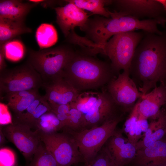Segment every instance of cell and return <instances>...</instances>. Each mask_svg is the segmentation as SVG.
Returning a JSON list of instances; mask_svg holds the SVG:
<instances>
[{
    "label": "cell",
    "instance_id": "3957f363",
    "mask_svg": "<svg viewBox=\"0 0 166 166\" xmlns=\"http://www.w3.org/2000/svg\"><path fill=\"white\" fill-rule=\"evenodd\" d=\"M109 11L110 18L96 16L89 19L85 30L86 38L97 44H103L115 35L137 30L158 34L163 33L158 29L160 24L156 20H140L115 10Z\"/></svg>",
    "mask_w": 166,
    "mask_h": 166
},
{
    "label": "cell",
    "instance_id": "2e32d148",
    "mask_svg": "<svg viewBox=\"0 0 166 166\" xmlns=\"http://www.w3.org/2000/svg\"><path fill=\"white\" fill-rule=\"evenodd\" d=\"M44 96L51 105H66L73 102L80 93L63 78L43 83Z\"/></svg>",
    "mask_w": 166,
    "mask_h": 166
},
{
    "label": "cell",
    "instance_id": "30bf717a",
    "mask_svg": "<svg viewBox=\"0 0 166 166\" xmlns=\"http://www.w3.org/2000/svg\"><path fill=\"white\" fill-rule=\"evenodd\" d=\"M32 128L26 123L14 121L12 124L2 126L6 138L18 148L27 163L32 159L42 142L40 131H33Z\"/></svg>",
    "mask_w": 166,
    "mask_h": 166
},
{
    "label": "cell",
    "instance_id": "1f68e13d",
    "mask_svg": "<svg viewBox=\"0 0 166 166\" xmlns=\"http://www.w3.org/2000/svg\"><path fill=\"white\" fill-rule=\"evenodd\" d=\"M49 104L51 111L55 114H68L69 113L70 109L69 104L61 105Z\"/></svg>",
    "mask_w": 166,
    "mask_h": 166
},
{
    "label": "cell",
    "instance_id": "60d3db41",
    "mask_svg": "<svg viewBox=\"0 0 166 166\" xmlns=\"http://www.w3.org/2000/svg\"><path fill=\"white\" fill-rule=\"evenodd\" d=\"M164 137H165V138L166 139V134H165V135Z\"/></svg>",
    "mask_w": 166,
    "mask_h": 166
},
{
    "label": "cell",
    "instance_id": "83f0119b",
    "mask_svg": "<svg viewBox=\"0 0 166 166\" xmlns=\"http://www.w3.org/2000/svg\"><path fill=\"white\" fill-rule=\"evenodd\" d=\"M51 111L49 104L43 96L42 101L32 115L25 121L21 122L26 123L33 128L34 123L42 115Z\"/></svg>",
    "mask_w": 166,
    "mask_h": 166
},
{
    "label": "cell",
    "instance_id": "d6986e66",
    "mask_svg": "<svg viewBox=\"0 0 166 166\" xmlns=\"http://www.w3.org/2000/svg\"><path fill=\"white\" fill-rule=\"evenodd\" d=\"M39 89L23 91L6 95L2 98L7 102V105L16 117L23 112L37 98L41 95Z\"/></svg>",
    "mask_w": 166,
    "mask_h": 166
},
{
    "label": "cell",
    "instance_id": "ffe728a7",
    "mask_svg": "<svg viewBox=\"0 0 166 166\" xmlns=\"http://www.w3.org/2000/svg\"><path fill=\"white\" fill-rule=\"evenodd\" d=\"M31 29L24 22L0 19V45L23 34L31 33Z\"/></svg>",
    "mask_w": 166,
    "mask_h": 166
},
{
    "label": "cell",
    "instance_id": "52a82bcc",
    "mask_svg": "<svg viewBox=\"0 0 166 166\" xmlns=\"http://www.w3.org/2000/svg\"><path fill=\"white\" fill-rule=\"evenodd\" d=\"M75 52L65 45L38 51L30 50L27 62L40 75L43 83L62 78L63 69Z\"/></svg>",
    "mask_w": 166,
    "mask_h": 166
},
{
    "label": "cell",
    "instance_id": "cb8c5ba5",
    "mask_svg": "<svg viewBox=\"0 0 166 166\" xmlns=\"http://www.w3.org/2000/svg\"><path fill=\"white\" fill-rule=\"evenodd\" d=\"M25 166H58L52 153L42 142L31 160Z\"/></svg>",
    "mask_w": 166,
    "mask_h": 166
},
{
    "label": "cell",
    "instance_id": "277c9868",
    "mask_svg": "<svg viewBox=\"0 0 166 166\" xmlns=\"http://www.w3.org/2000/svg\"><path fill=\"white\" fill-rule=\"evenodd\" d=\"M144 31L121 33L115 35L103 44H97L86 38H82L79 45L85 53L91 56L98 53L107 56L116 72L129 71L136 49L143 38Z\"/></svg>",
    "mask_w": 166,
    "mask_h": 166
},
{
    "label": "cell",
    "instance_id": "d6a6232c",
    "mask_svg": "<svg viewBox=\"0 0 166 166\" xmlns=\"http://www.w3.org/2000/svg\"><path fill=\"white\" fill-rule=\"evenodd\" d=\"M141 130L140 123V120L138 118L136 122L135 127V132L134 137V143L135 145L139 141V140L142 136Z\"/></svg>",
    "mask_w": 166,
    "mask_h": 166
},
{
    "label": "cell",
    "instance_id": "5b68a950",
    "mask_svg": "<svg viewBox=\"0 0 166 166\" xmlns=\"http://www.w3.org/2000/svg\"><path fill=\"white\" fill-rule=\"evenodd\" d=\"M69 104L84 114L86 128L101 125L122 114H117L120 109L104 88L101 91L81 92Z\"/></svg>",
    "mask_w": 166,
    "mask_h": 166
},
{
    "label": "cell",
    "instance_id": "484cf974",
    "mask_svg": "<svg viewBox=\"0 0 166 166\" xmlns=\"http://www.w3.org/2000/svg\"><path fill=\"white\" fill-rule=\"evenodd\" d=\"M70 106L69 124L65 127L75 131L85 128V122L84 114L76 108Z\"/></svg>",
    "mask_w": 166,
    "mask_h": 166
},
{
    "label": "cell",
    "instance_id": "f546056e",
    "mask_svg": "<svg viewBox=\"0 0 166 166\" xmlns=\"http://www.w3.org/2000/svg\"><path fill=\"white\" fill-rule=\"evenodd\" d=\"M0 166H14L15 155L12 150L6 148L0 149Z\"/></svg>",
    "mask_w": 166,
    "mask_h": 166
},
{
    "label": "cell",
    "instance_id": "d4e9b609",
    "mask_svg": "<svg viewBox=\"0 0 166 166\" xmlns=\"http://www.w3.org/2000/svg\"><path fill=\"white\" fill-rule=\"evenodd\" d=\"M0 46L3 47L6 58L11 61H18L24 55L25 47L19 40H12Z\"/></svg>",
    "mask_w": 166,
    "mask_h": 166
},
{
    "label": "cell",
    "instance_id": "e0dca14e",
    "mask_svg": "<svg viewBox=\"0 0 166 166\" xmlns=\"http://www.w3.org/2000/svg\"><path fill=\"white\" fill-rule=\"evenodd\" d=\"M29 2L17 0H0V19L24 22L31 10L38 4Z\"/></svg>",
    "mask_w": 166,
    "mask_h": 166
},
{
    "label": "cell",
    "instance_id": "8992f818",
    "mask_svg": "<svg viewBox=\"0 0 166 166\" xmlns=\"http://www.w3.org/2000/svg\"><path fill=\"white\" fill-rule=\"evenodd\" d=\"M123 117L122 114L101 125L78 130H73L67 127L62 129L74 139L83 161L87 165L94 158L108 140L114 133L117 124Z\"/></svg>",
    "mask_w": 166,
    "mask_h": 166
},
{
    "label": "cell",
    "instance_id": "7402d4cb",
    "mask_svg": "<svg viewBox=\"0 0 166 166\" xmlns=\"http://www.w3.org/2000/svg\"><path fill=\"white\" fill-rule=\"evenodd\" d=\"M65 2L73 3L83 10H86L92 13L103 17L110 18L109 10L105 6L109 5L111 0H69Z\"/></svg>",
    "mask_w": 166,
    "mask_h": 166
},
{
    "label": "cell",
    "instance_id": "8d00e7d4",
    "mask_svg": "<svg viewBox=\"0 0 166 166\" xmlns=\"http://www.w3.org/2000/svg\"><path fill=\"white\" fill-rule=\"evenodd\" d=\"M136 166H166V160L160 162L152 163L144 165Z\"/></svg>",
    "mask_w": 166,
    "mask_h": 166
},
{
    "label": "cell",
    "instance_id": "f35d334b",
    "mask_svg": "<svg viewBox=\"0 0 166 166\" xmlns=\"http://www.w3.org/2000/svg\"><path fill=\"white\" fill-rule=\"evenodd\" d=\"M162 108L164 109L165 111V113L166 114V104L165 105H164Z\"/></svg>",
    "mask_w": 166,
    "mask_h": 166
},
{
    "label": "cell",
    "instance_id": "44dd1931",
    "mask_svg": "<svg viewBox=\"0 0 166 166\" xmlns=\"http://www.w3.org/2000/svg\"><path fill=\"white\" fill-rule=\"evenodd\" d=\"M36 38L40 49L50 47L58 40L56 29L52 25L47 23H42L38 26L36 31Z\"/></svg>",
    "mask_w": 166,
    "mask_h": 166
},
{
    "label": "cell",
    "instance_id": "ab89813d",
    "mask_svg": "<svg viewBox=\"0 0 166 166\" xmlns=\"http://www.w3.org/2000/svg\"><path fill=\"white\" fill-rule=\"evenodd\" d=\"M163 82L166 85V78L165 80H164V81Z\"/></svg>",
    "mask_w": 166,
    "mask_h": 166
},
{
    "label": "cell",
    "instance_id": "ac0fdd59",
    "mask_svg": "<svg viewBox=\"0 0 166 166\" xmlns=\"http://www.w3.org/2000/svg\"><path fill=\"white\" fill-rule=\"evenodd\" d=\"M166 160V139L162 138L150 146L137 151L133 160L136 166Z\"/></svg>",
    "mask_w": 166,
    "mask_h": 166
},
{
    "label": "cell",
    "instance_id": "603a6c76",
    "mask_svg": "<svg viewBox=\"0 0 166 166\" xmlns=\"http://www.w3.org/2000/svg\"><path fill=\"white\" fill-rule=\"evenodd\" d=\"M33 128L45 134L57 132L63 128L57 116L51 111L42 115L34 123Z\"/></svg>",
    "mask_w": 166,
    "mask_h": 166
},
{
    "label": "cell",
    "instance_id": "ba28073f",
    "mask_svg": "<svg viewBox=\"0 0 166 166\" xmlns=\"http://www.w3.org/2000/svg\"><path fill=\"white\" fill-rule=\"evenodd\" d=\"M43 85L40 74L27 62L0 72V92L2 98L10 93L39 89Z\"/></svg>",
    "mask_w": 166,
    "mask_h": 166
},
{
    "label": "cell",
    "instance_id": "7c38bea8",
    "mask_svg": "<svg viewBox=\"0 0 166 166\" xmlns=\"http://www.w3.org/2000/svg\"><path fill=\"white\" fill-rule=\"evenodd\" d=\"M111 5H113L116 9L114 10L124 15L140 20L144 18L155 19L162 26H165L166 13L157 0H111Z\"/></svg>",
    "mask_w": 166,
    "mask_h": 166
},
{
    "label": "cell",
    "instance_id": "5bb4252c",
    "mask_svg": "<svg viewBox=\"0 0 166 166\" xmlns=\"http://www.w3.org/2000/svg\"><path fill=\"white\" fill-rule=\"evenodd\" d=\"M104 147L115 166H125L134 159L135 145L125 138L121 132L116 131Z\"/></svg>",
    "mask_w": 166,
    "mask_h": 166
},
{
    "label": "cell",
    "instance_id": "74e56055",
    "mask_svg": "<svg viewBox=\"0 0 166 166\" xmlns=\"http://www.w3.org/2000/svg\"><path fill=\"white\" fill-rule=\"evenodd\" d=\"M157 1L163 6L166 13V0H157Z\"/></svg>",
    "mask_w": 166,
    "mask_h": 166
},
{
    "label": "cell",
    "instance_id": "8fae6325",
    "mask_svg": "<svg viewBox=\"0 0 166 166\" xmlns=\"http://www.w3.org/2000/svg\"><path fill=\"white\" fill-rule=\"evenodd\" d=\"M104 88L122 111L132 110L136 101L142 97L128 70L120 73Z\"/></svg>",
    "mask_w": 166,
    "mask_h": 166
},
{
    "label": "cell",
    "instance_id": "4fadbf2b",
    "mask_svg": "<svg viewBox=\"0 0 166 166\" xmlns=\"http://www.w3.org/2000/svg\"><path fill=\"white\" fill-rule=\"evenodd\" d=\"M54 9L56 14V22L65 38L76 27L85 31L89 19V16L84 10L69 2Z\"/></svg>",
    "mask_w": 166,
    "mask_h": 166
},
{
    "label": "cell",
    "instance_id": "f1b7e54d",
    "mask_svg": "<svg viewBox=\"0 0 166 166\" xmlns=\"http://www.w3.org/2000/svg\"><path fill=\"white\" fill-rule=\"evenodd\" d=\"M103 147L94 158L85 166H115L105 148Z\"/></svg>",
    "mask_w": 166,
    "mask_h": 166
},
{
    "label": "cell",
    "instance_id": "6da1fadb",
    "mask_svg": "<svg viewBox=\"0 0 166 166\" xmlns=\"http://www.w3.org/2000/svg\"><path fill=\"white\" fill-rule=\"evenodd\" d=\"M144 32L129 71L142 97L166 78V31L162 34Z\"/></svg>",
    "mask_w": 166,
    "mask_h": 166
},
{
    "label": "cell",
    "instance_id": "7a4b0ae2",
    "mask_svg": "<svg viewBox=\"0 0 166 166\" xmlns=\"http://www.w3.org/2000/svg\"><path fill=\"white\" fill-rule=\"evenodd\" d=\"M118 75L110 63L75 52L63 69L62 77L81 93L102 89Z\"/></svg>",
    "mask_w": 166,
    "mask_h": 166
},
{
    "label": "cell",
    "instance_id": "836d02e7",
    "mask_svg": "<svg viewBox=\"0 0 166 166\" xmlns=\"http://www.w3.org/2000/svg\"><path fill=\"white\" fill-rule=\"evenodd\" d=\"M5 56L3 47L0 46V72L6 69L5 61Z\"/></svg>",
    "mask_w": 166,
    "mask_h": 166
},
{
    "label": "cell",
    "instance_id": "d590c367",
    "mask_svg": "<svg viewBox=\"0 0 166 166\" xmlns=\"http://www.w3.org/2000/svg\"><path fill=\"white\" fill-rule=\"evenodd\" d=\"M2 126H0V145L1 148L2 145L5 143L6 141V137L3 134L2 130Z\"/></svg>",
    "mask_w": 166,
    "mask_h": 166
},
{
    "label": "cell",
    "instance_id": "4316f807",
    "mask_svg": "<svg viewBox=\"0 0 166 166\" xmlns=\"http://www.w3.org/2000/svg\"><path fill=\"white\" fill-rule=\"evenodd\" d=\"M166 134V127L162 128L147 136H144L142 140L135 144L136 151L145 148L163 138Z\"/></svg>",
    "mask_w": 166,
    "mask_h": 166
},
{
    "label": "cell",
    "instance_id": "9a60e30c",
    "mask_svg": "<svg viewBox=\"0 0 166 166\" xmlns=\"http://www.w3.org/2000/svg\"><path fill=\"white\" fill-rule=\"evenodd\" d=\"M160 83L137 101L139 119H156L166 104V85L163 82Z\"/></svg>",
    "mask_w": 166,
    "mask_h": 166
},
{
    "label": "cell",
    "instance_id": "4dcf8cb0",
    "mask_svg": "<svg viewBox=\"0 0 166 166\" xmlns=\"http://www.w3.org/2000/svg\"><path fill=\"white\" fill-rule=\"evenodd\" d=\"M0 125H6L12 123V119L7 105L0 103Z\"/></svg>",
    "mask_w": 166,
    "mask_h": 166
},
{
    "label": "cell",
    "instance_id": "9c48e42d",
    "mask_svg": "<svg viewBox=\"0 0 166 166\" xmlns=\"http://www.w3.org/2000/svg\"><path fill=\"white\" fill-rule=\"evenodd\" d=\"M62 129L61 133L45 134L40 132L42 141L53 156L58 166H73L83 161L75 140Z\"/></svg>",
    "mask_w": 166,
    "mask_h": 166
},
{
    "label": "cell",
    "instance_id": "e575fe53",
    "mask_svg": "<svg viewBox=\"0 0 166 166\" xmlns=\"http://www.w3.org/2000/svg\"><path fill=\"white\" fill-rule=\"evenodd\" d=\"M147 119H139L141 128L142 132H144V134L147 130L149 126Z\"/></svg>",
    "mask_w": 166,
    "mask_h": 166
}]
</instances>
